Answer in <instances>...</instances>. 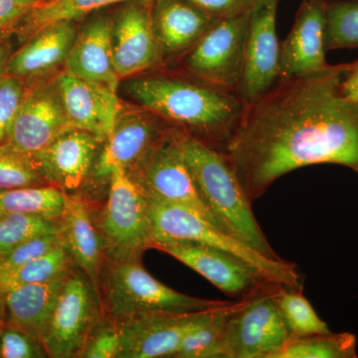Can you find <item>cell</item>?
<instances>
[{
    "label": "cell",
    "mask_w": 358,
    "mask_h": 358,
    "mask_svg": "<svg viewBox=\"0 0 358 358\" xmlns=\"http://www.w3.org/2000/svg\"><path fill=\"white\" fill-rule=\"evenodd\" d=\"M346 67L279 80L246 103L226 155L251 203L301 167L339 164L358 173V103L343 92Z\"/></svg>",
    "instance_id": "obj_1"
},
{
    "label": "cell",
    "mask_w": 358,
    "mask_h": 358,
    "mask_svg": "<svg viewBox=\"0 0 358 358\" xmlns=\"http://www.w3.org/2000/svg\"><path fill=\"white\" fill-rule=\"evenodd\" d=\"M124 91L143 110L225 155L246 107L237 91L192 75L138 77L124 85Z\"/></svg>",
    "instance_id": "obj_2"
},
{
    "label": "cell",
    "mask_w": 358,
    "mask_h": 358,
    "mask_svg": "<svg viewBox=\"0 0 358 358\" xmlns=\"http://www.w3.org/2000/svg\"><path fill=\"white\" fill-rule=\"evenodd\" d=\"M185 157L200 199L218 227L262 255L281 260L257 222L227 155L186 134Z\"/></svg>",
    "instance_id": "obj_3"
},
{
    "label": "cell",
    "mask_w": 358,
    "mask_h": 358,
    "mask_svg": "<svg viewBox=\"0 0 358 358\" xmlns=\"http://www.w3.org/2000/svg\"><path fill=\"white\" fill-rule=\"evenodd\" d=\"M101 301L103 313L117 324L143 313L202 312L231 303L179 293L148 274L141 261L109 259L101 274Z\"/></svg>",
    "instance_id": "obj_4"
},
{
    "label": "cell",
    "mask_w": 358,
    "mask_h": 358,
    "mask_svg": "<svg viewBox=\"0 0 358 358\" xmlns=\"http://www.w3.org/2000/svg\"><path fill=\"white\" fill-rule=\"evenodd\" d=\"M148 199L152 229V249L169 242H196L239 257L268 281L287 288L301 289V275L294 263L268 258L234 236L219 229L199 212L183 205Z\"/></svg>",
    "instance_id": "obj_5"
},
{
    "label": "cell",
    "mask_w": 358,
    "mask_h": 358,
    "mask_svg": "<svg viewBox=\"0 0 358 358\" xmlns=\"http://www.w3.org/2000/svg\"><path fill=\"white\" fill-rule=\"evenodd\" d=\"M94 222L106 259L141 261L143 254L152 249L148 199L126 169H115L110 176L103 206Z\"/></svg>",
    "instance_id": "obj_6"
},
{
    "label": "cell",
    "mask_w": 358,
    "mask_h": 358,
    "mask_svg": "<svg viewBox=\"0 0 358 358\" xmlns=\"http://www.w3.org/2000/svg\"><path fill=\"white\" fill-rule=\"evenodd\" d=\"M185 136L183 129L167 127L141 159L126 171L148 199L189 207L218 227L202 203L186 164Z\"/></svg>",
    "instance_id": "obj_7"
},
{
    "label": "cell",
    "mask_w": 358,
    "mask_h": 358,
    "mask_svg": "<svg viewBox=\"0 0 358 358\" xmlns=\"http://www.w3.org/2000/svg\"><path fill=\"white\" fill-rule=\"evenodd\" d=\"M282 285L240 299L226 320L224 358H273L292 338L278 305Z\"/></svg>",
    "instance_id": "obj_8"
},
{
    "label": "cell",
    "mask_w": 358,
    "mask_h": 358,
    "mask_svg": "<svg viewBox=\"0 0 358 358\" xmlns=\"http://www.w3.org/2000/svg\"><path fill=\"white\" fill-rule=\"evenodd\" d=\"M103 313L93 284L81 268L75 267L66 278L40 336L48 357H81Z\"/></svg>",
    "instance_id": "obj_9"
},
{
    "label": "cell",
    "mask_w": 358,
    "mask_h": 358,
    "mask_svg": "<svg viewBox=\"0 0 358 358\" xmlns=\"http://www.w3.org/2000/svg\"><path fill=\"white\" fill-rule=\"evenodd\" d=\"M250 11L218 20L186 52L187 74L238 92L243 75Z\"/></svg>",
    "instance_id": "obj_10"
},
{
    "label": "cell",
    "mask_w": 358,
    "mask_h": 358,
    "mask_svg": "<svg viewBox=\"0 0 358 358\" xmlns=\"http://www.w3.org/2000/svg\"><path fill=\"white\" fill-rule=\"evenodd\" d=\"M169 126L147 110L120 115L112 134L103 141L102 150H99L83 186L87 195L81 196L86 203L92 201L95 192L105 188L108 192L110 176L115 169H131Z\"/></svg>",
    "instance_id": "obj_11"
},
{
    "label": "cell",
    "mask_w": 358,
    "mask_h": 358,
    "mask_svg": "<svg viewBox=\"0 0 358 358\" xmlns=\"http://www.w3.org/2000/svg\"><path fill=\"white\" fill-rule=\"evenodd\" d=\"M154 249L169 254L199 273L229 296L243 299L277 282L268 281L239 257L196 242H169Z\"/></svg>",
    "instance_id": "obj_12"
},
{
    "label": "cell",
    "mask_w": 358,
    "mask_h": 358,
    "mask_svg": "<svg viewBox=\"0 0 358 358\" xmlns=\"http://www.w3.org/2000/svg\"><path fill=\"white\" fill-rule=\"evenodd\" d=\"M278 3L279 0H258L250 11L243 75L238 90L246 103L267 93L279 80L281 45L275 29Z\"/></svg>",
    "instance_id": "obj_13"
},
{
    "label": "cell",
    "mask_w": 358,
    "mask_h": 358,
    "mask_svg": "<svg viewBox=\"0 0 358 358\" xmlns=\"http://www.w3.org/2000/svg\"><path fill=\"white\" fill-rule=\"evenodd\" d=\"M212 310L143 313L122 320L117 324L121 338L117 358L174 357L183 338Z\"/></svg>",
    "instance_id": "obj_14"
},
{
    "label": "cell",
    "mask_w": 358,
    "mask_h": 358,
    "mask_svg": "<svg viewBox=\"0 0 358 358\" xmlns=\"http://www.w3.org/2000/svg\"><path fill=\"white\" fill-rule=\"evenodd\" d=\"M72 129L59 94L56 77L27 81V90L8 143L28 154L43 150Z\"/></svg>",
    "instance_id": "obj_15"
},
{
    "label": "cell",
    "mask_w": 358,
    "mask_h": 358,
    "mask_svg": "<svg viewBox=\"0 0 358 358\" xmlns=\"http://www.w3.org/2000/svg\"><path fill=\"white\" fill-rule=\"evenodd\" d=\"M327 3L301 0L293 27L281 44L279 80L313 76L331 67L326 60Z\"/></svg>",
    "instance_id": "obj_16"
},
{
    "label": "cell",
    "mask_w": 358,
    "mask_h": 358,
    "mask_svg": "<svg viewBox=\"0 0 358 358\" xmlns=\"http://www.w3.org/2000/svg\"><path fill=\"white\" fill-rule=\"evenodd\" d=\"M152 6L143 2L128 4L113 18V55L121 80L157 69L166 61L155 38Z\"/></svg>",
    "instance_id": "obj_17"
},
{
    "label": "cell",
    "mask_w": 358,
    "mask_h": 358,
    "mask_svg": "<svg viewBox=\"0 0 358 358\" xmlns=\"http://www.w3.org/2000/svg\"><path fill=\"white\" fill-rule=\"evenodd\" d=\"M102 143L94 134L72 128L31 155L49 185L73 194L83 188Z\"/></svg>",
    "instance_id": "obj_18"
},
{
    "label": "cell",
    "mask_w": 358,
    "mask_h": 358,
    "mask_svg": "<svg viewBox=\"0 0 358 358\" xmlns=\"http://www.w3.org/2000/svg\"><path fill=\"white\" fill-rule=\"evenodd\" d=\"M56 84L70 126L94 134L102 143L107 140L121 115L117 93L66 72L56 76Z\"/></svg>",
    "instance_id": "obj_19"
},
{
    "label": "cell",
    "mask_w": 358,
    "mask_h": 358,
    "mask_svg": "<svg viewBox=\"0 0 358 358\" xmlns=\"http://www.w3.org/2000/svg\"><path fill=\"white\" fill-rule=\"evenodd\" d=\"M113 18L98 13L78 30L76 39L65 63V72L100 84L117 93L120 79L113 55Z\"/></svg>",
    "instance_id": "obj_20"
},
{
    "label": "cell",
    "mask_w": 358,
    "mask_h": 358,
    "mask_svg": "<svg viewBox=\"0 0 358 358\" xmlns=\"http://www.w3.org/2000/svg\"><path fill=\"white\" fill-rule=\"evenodd\" d=\"M76 22L59 21L33 34L17 51L11 53L6 74L25 81L50 76L65 65L79 30Z\"/></svg>",
    "instance_id": "obj_21"
},
{
    "label": "cell",
    "mask_w": 358,
    "mask_h": 358,
    "mask_svg": "<svg viewBox=\"0 0 358 358\" xmlns=\"http://www.w3.org/2000/svg\"><path fill=\"white\" fill-rule=\"evenodd\" d=\"M152 20L166 59L190 50L219 20L187 0H152Z\"/></svg>",
    "instance_id": "obj_22"
},
{
    "label": "cell",
    "mask_w": 358,
    "mask_h": 358,
    "mask_svg": "<svg viewBox=\"0 0 358 358\" xmlns=\"http://www.w3.org/2000/svg\"><path fill=\"white\" fill-rule=\"evenodd\" d=\"M60 221L66 247L77 267L83 271L93 284L101 300V274L105 252L91 210L81 194H66Z\"/></svg>",
    "instance_id": "obj_23"
},
{
    "label": "cell",
    "mask_w": 358,
    "mask_h": 358,
    "mask_svg": "<svg viewBox=\"0 0 358 358\" xmlns=\"http://www.w3.org/2000/svg\"><path fill=\"white\" fill-rule=\"evenodd\" d=\"M70 272L51 281L26 285L2 294L0 303L3 310L4 324L18 327L40 339Z\"/></svg>",
    "instance_id": "obj_24"
},
{
    "label": "cell",
    "mask_w": 358,
    "mask_h": 358,
    "mask_svg": "<svg viewBox=\"0 0 358 358\" xmlns=\"http://www.w3.org/2000/svg\"><path fill=\"white\" fill-rule=\"evenodd\" d=\"M122 1L128 0H45L30 9L14 34L24 43L47 25L59 21H78L94 11Z\"/></svg>",
    "instance_id": "obj_25"
},
{
    "label": "cell",
    "mask_w": 358,
    "mask_h": 358,
    "mask_svg": "<svg viewBox=\"0 0 358 358\" xmlns=\"http://www.w3.org/2000/svg\"><path fill=\"white\" fill-rule=\"evenodd\" d=\"M77 267L65 242L49 253L13 270L0 272V296L26 285L51 281Z\"/></svg>",
    "instance_id": "obj_26"
},
{
    "label": "cell",
    "mask_w": 358,
    "mask_h": 358,
    "mask_svg": "<svg viewBox=\"0 0 358 358\" xmlns=\"http://www.w3.org/2000/svg\"><path fill=\"white\" fill-rule=\"evenodd\" d=\"M66 193L46 185L0 192V214L20 213L60 219L65 207Z\"/></svg>",
    "instance_id": "obj_27"
},
{
    "label": "cell",
    "mask_w": 358,
    "mask_h": 358,
    "mask_svg": "<svg viewBox=\"0 0 358 358\" xmlns=\"http://www.w3.org/2000/svg\"><path fill=\"white\" fill-rule=\"evenodd\" d=\"M235 305V301H231L228 305L212 310L204 322L192 329L183 338L174 357H224V329L228 315Z\"/></svg>",
    "instance_id": "obj_28"
},
{
    "label": "cell",
    "mask_w": 358,
    "mask_h": 358,
    "mask_svg": "<svg viewBox=\"0 0 358 358\" xmlns=\"http://www.w3.org/2000/svg\"><path fill=\"white\" fill-rule=\"evenodd\" d=\"M357 338L350 333L292 338L273 358H355Z\"/></svg>",
    "instance_id": "obj_29"
},
{
    "label": "cell",
    "mask_w": 358,
    "mask_h": 358,
    "mask_svg": "<svg viewBox=\"0 0 358 358\" xmlns=\"http://www.w3.org/2000/svg\"><path fill=\"white\" fill-rule=\"evenodd\" d=\"M278 305L292 338L329 333L327 322L319 317L301 289L282 287L278 293Z\"/></svg>",
    "instance_id": "obj_30"
},
{
    "label": "cell",
    "mask_w": 358,
    "mask_h": 358,
    "mask_svg": "<svg viewBox=\"0 0 358 358\" xmlns=\"http://www.w3.org/2000/svg\"><path fill=\"white\" fill-rule=\"evenodd\" d=\"M50 185L40 173L31 154L6 143H0V192Z\"/></svg>",
    "instance_id": "obj_31"
},
{
    "label": "cell",
    "mask_w": 358,
    "mask_h": 358,
    "mask_svg": "<svg viewBox=\"0 0 358 358\" xmlns=\"http://www.w3.org/2000/svg\"><path fill=\"white\" fill-rule=\"evenodd\" d=\"M60 230V219L31 214H0V259L32 238Z\"/></svg>",
    "instance_id": "obj_32"
},
{
    "label": "cell",
    "mask_w": 358,
    "mask_h": 358,
    "mask_svg": "<svg viewBox=\"0 0 358 358\" xmlns=\"http://www.w3.org/2000/svg\"><path fill=\"white\" fill-rule=\"evenodd\" d=\"M358 48V0L327 3V51Z\"/></svg>",
    "instance_id": "obj_33"
},
{
    "label": "cell",
    "mask_w": 358,
    "mask_h": 358,
    "mask_svg": "<svg viewBox=\"0 0 358 358\" xmlns=\"http://www.w3.org/2000/svg\"><path fill=\"white\" fill-rule=\"evenodd\" d=\"M27 90V81L4 74L0 77V143L8 141Z\"/></svg>",
    "instance_id": "obj_34"
},
{
    "label": "cell",
    "mask_w": 358,
    "mask_h": 358,
    "mask_svg": "<svg viewBox=\"0 0 358 358\" xmlns=\"http://www.w3.org/2000/svg\"><path fill=\"white\" fill-rule=\"evenodd\" d=\"M63 243H64V238L61 230L57 232L45 233L32 238L0 259V272L21 267L49 253Z\"/></svg>",
    "instance_id": "obj_35"
},
{
    "label": "cell",
    "mask_w": 358,
    "mask_h": 358,
    "mask_svg": "<svg viewBox=\"0 0 358 358\" xmlns=\"http://www.w3.org/2000/svg\"><path fill=\"white\" fill-rule=\"evenodd\" d=\"M120 341L119 324L103 313L80 358H117Z\"/></svg>",
    "instance_id": "obj_36"
},
{
    "label": "cell",
    "mask_w": 358,
    "mask_h": 358,
    "mask_svg": "<svg viewBox=\"0 0 358 358\" xmlns=\"http://www.w3.org/2000/svg\"><path fill=\"white\" fill-rule=\"evenodd\" d=\"M44 357L48 355L40 339L3 322L0 331V358Z\"/></svg>",
    "instance_id": "obj_37"
},
{
    "label": "cell",
    "mask_w": 358,
    "mask_h": 358,
    "mask_svg": "<svg viewBox=\"0 0 358 358\" xmlns=\"http://www.w3.org/2000/svg\"><path fill=\"white\" fill-rule=\"evenodd\" d=\"M209 15L224 20L251 10L258 0H187Z\"/></svg>",
    "instance_id": "obj_38"
},
{
    "label": "cell",
    "mask_w": 358,
    "mask_h": 358,
    "mask_svg": "<svg viewBox=\"0 0 358 358\" xmlns=\"http://www.w3.org/2000/svg\"><path fill=\"white\" fill-rule=\"evenodd\" d=\"M33 6L25 0H0V37L14 34Z\"/></svg>",
    "instance_id": "obj_39"
},
{
    "label": "cell",
    "mask_w": 358,
    "mask_h": 358,
    "mask_svg": "<svg viewBox=\"0 0 358 358\" xmlns=\"http://www.w3.org/2000/svg\"><path fill=\"white\" fill-rule=\"evenodd\" d=\"M341 86L346 98L358 103V61L348 64Z\"/></svg>",
    "instance_id": "obj_40"
},
{
    "label": "cell",
    "mask_w": 358,
    "mask_h": 358,
    "mask_svg": "<svg viewBox=\"0 0 358 358\" xmlns=\"http://www.w3.org/2000/svg\"><path fill=\"white\" fill-rule=\"evenodd\" d=\"M7 38L8 37H0V77L6 74L7 64H8L11 53H13Z\"/></svg>",
    "instance_id": "obj_41"
},
{
    "label": "cell",
    "mask_w": 358,
    "mask_h": 358,
    "mask_svg": "<svg viewBox=\"0 0 358 358\" xmlns=\"http://www.w3.org/2000/svg\"><path fill=\"white\" fill-rule=\"evenodd\" d=\"M2 326H3V310H2L1 303H0V331H1Z\"/></svg>",
    "instance_id": "obj_42"
},
{
    "label": "cell",
    "mask_w": 358,
    "mask_h": 358,
    "mask_svg": "<svg viewBox=\"0 0 358 358\" xmlns=\"http://www.w3.org/2000/svg\"><path fill=\"white\" fill-rule=\"evenodd\" d=\"M25 1L30 2V3L34 4V6H36V4L40 3V2H43L45 0H25Z\"/></svg>",
    "instance_id": "obj_43"
}]
</instances>
